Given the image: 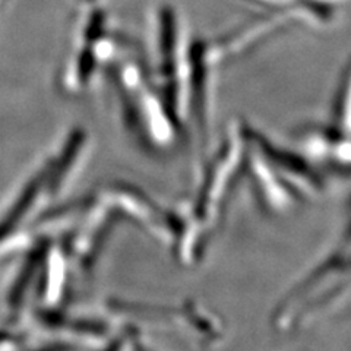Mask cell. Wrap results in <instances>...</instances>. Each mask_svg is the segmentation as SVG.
Instances as JSON below:
<instances>
[{"label":"cell","instance_id":"1","mask_svg":"<svg viewBox=\"0 0 351 351\" xmlns=\"http://www.w3.org/2000/svg\"><path fill=\"white\" fill-rule=\"evenodd\" d=\"M116 91L123 108V119L134 135L147 145L166 148L178 136L179 122L169 110L148 69L134 54L110 62Z\"/></svg>","mask_w":351,"mask_h":351},{"label":"cell","instance_id":"2","mask_svg":"<svg viewBox=\"0 0 351 351\" xmlns=\"http://www.w3.org/2000/svg\"><path fill=\"white\" fill-rule=\"evenodd\" d=\"M46 179H47L46 173H43V174L38 176L37 179L32 180L27 186V189L24 191V193L19 196V199L15 202L12 210H10L6 214V217L2 219V221H0V241L6 239L10 234V232H14L15 227L19 224L21 218L27 214V211L29 210V206L32 205V202H34V199L37 197V195L41 189V186H43V183Z\"/></svg>","mask_w":351,"mask_h":351},{"label":"cell","instance_id":"3","mask_svg":"<svg viewBox=\"0 0 351 351\" xmlns=\"http://www.w3.org/2000/svg\"><path fill=\"white\" fill-rule=\"evenodd\" d=\"M40 259H41V252H38V250L34 252V254L28 258L25 267L22 268L21 276L18 277V280L14 285L12 293H10V299H9L10 306H18L19 302L22 300V298H24L25 290L28 289V285L31 282L34 269H37V267H38Z\"/></svg>","mask_w":351,"mask_h":351},{"label":"cell","instance_id":"4","mask_svg":"<svg viewBox=\"0 0 351 351\" xmlns=\"http://www.w3.org/2000/svg\"><path fill=\"white\" fill-rule=\"evenodd\" d=\"M335 117L338 125L341 126L343 130L351 132V66L343 82L341 93L338 95Z\"/></svg>","mask_w":351,"mask_h":351},{"label":"cell","instance_id":"5","mask_svg":"<svg viewBox=\"0 0 351 351\" xmlns=\"http://www.w3.org/2000/svg\"><path fill=\"white\" fill-rule=\"evenodd\" d=\"M5 339H6V335H3L2 332H0V343L5 341Z\"/></svg>","mask_w":351,"mask_h":351}]
</instances>
